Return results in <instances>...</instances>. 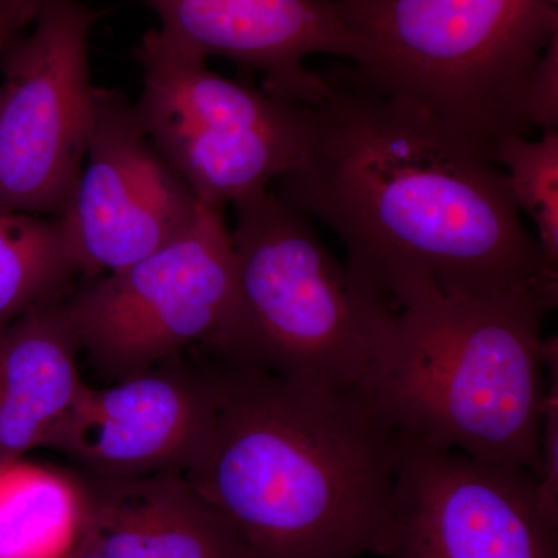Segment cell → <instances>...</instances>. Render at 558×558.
<instances>
[{
    "label": "cell",
    "instance_id": "6da1fadb",
    "mask_svg": "<svg viewBox=\"0 0 558 558\" xmlns=\"http://www.w3.org/2000/svg\"><path fill=\"white\" fill-rule=\"evenodd\" d=\"M299 163L277 196L339 236L347 263L396 306L421 293L495 295L534 288L558 301L486 148L351 68L322 73Z\"/></svg>",
    "mask_w": 558,
    "mask_h": 558
},
{
    "label": "cell",
    "instance_id": "7a4b0ae2",
    "mask_svg": "<svg viewBox=\"0 0 558 558\" xmlns=\"http://www.w3.org/2000/svg\"><path fill=\"white\" fill-rule=\"evenodd\" d=\"M183 475L255 558H387L403 436L354 391L234 366Z\"/></svg>",
    "mask_w": 558,
    "mask_h": 558
},
{
    "label": "cell",
    "instance_id": "3957f363",
    "mask_svg": "<svg viewBox=\"0 0 558 558\" xmlns=\"http://www.w3.org/2000/svg\"><path fill=\"white\" fill-rule=\"evenodd\" d=\"M542 290L428 292L400 304L352 389L405 439L537 473L548 389Z\"/></svg>",
    "mask_w": 558,
    "mask_h": 558
},
{
    "label": "cell",
    "instance_id": "277c9868",
    "mask_svg": "<svg viewBox=\"0 0 558 558\" xmlns=\"http://www.w3.org/2000/svg\"><path fill=\"white\" fill-rule=\"evenodd\" d=\"M352 72L416 102L494 156L532 132L527 98L558 38L549 0H336Z\"/></svg>",
    "mask_w": 558,
    "mask_h": 558
},
{
    "label": "cell",
    "instance_id": "5b68a950",
    "mask_svg": "<svg viewBox=\"0 0 558 558\" xmlns=\"http://www.w3.org/2000/svg\"><path fill=\"white\" fill-rule=\"evenodd\" d=\"M236 311L219 365L352 391L399 307L333 255L274 190L233 202Z\"/></svg>",
    "mask_w": 558,
    "mask_h": 558
},
{
    "label": "cell",
    "instance_id": "8992f818",
    "mask_svg": "<svg viewBox=\"0 0 558 558\" xmlns=\"http://www.w3.org/2000/svg\"><path fill=\"white\" fill-rule=\"evenodd\" d=\"M134 54L143 126L201 204L223 209L299 163L310 138L306 106L223 78L159 28Z\"/></svg>",
    "mask_w": 558,
    "mask_h": 558
},
{
    "label": "cell",
    "instance_id": "52a82bcc",
    "mask_svg": "<svg viewBox=\"0 0 558 558\" xmlns=\"http://www.w3.org/2000/svg\"><path fill=\"white\" fill-rule=\"evenodd\" d=\"M236 258L223 209L201 204L182 234L146 258L92 278L65 311L95 368L123 380L182 349L216 348L236 311Z\"/></svg>",
    "mask_w": 558,
    "mask_h": 558
},
{
    "label": "cell",
    "instance_id": "ba28073f",
    "mask_svg": "<svg viewBox=\"0 0 558 558\" xmlns=\"http://www.w3.org/2000/svg\"><path fill=\"white\" fill-rule=\"evenodd\" d=\"M95 13L81 0H40L27 36L0 61V213L60 218L83 170L95 89Z\"/></svg>",
    "mask_w": 558,
    "mask_h": 558
},
{
    "label": "cell",
    "instance_id": "9c48e42d",
    "mask_svg": "<svg viewBox=\"0 0 558 558\" xmlns=\"http://www.w3.org/2000/svg\"><path fill=\"white\" fill-rule=\"evenodd\" d=\"M201 202L154 145L137 106L95 89L83 170L60 216L80 275L112 274L178 240Z\"/></svg>",
    "mask_w": 558,
    "mask_h": 558
},
{
    "label": "cell",
    "instance_id": "30bf717a",
    "mask_svg": "<svg viewBox=\"0 0 558 558\" xmlns=\"http://www.w3.org/2000/svg\"><path fill=\"white\" fill-rule=\"evenodd\" d=\"M387 558H558L529 470L403 438Z\"/></svg>",
    "mask_w": 558,
    "mask_h": 558
},
{
    "label": "cell",
    "instance_id": "8fae6325",
    "mask_svg": "<svg viewBox=\"0 0 558 558\" xmlns=\"http://www.w3.org/2000/svg\"><path fill=\"white\" fill-rule=\"evenodd\" d=\"M218 409L215 373L170 360L112 387L81 388L47 447L95 480L182 472L197 458Z\"/></svg>",
    "mask_w": 558,
    "mask_h": 558
},
{
    "label": "cell",
    "instance_id": "7c38bea8",
    "mask_svg": "<svg viewBox=\"0 0 558 558\" xmlns=\"http://www.w3.org/2000/svg\"><path fill=\"white\" fill-rule=\"evenodd\" d=\"M159 31L201 57H222L263 73L271 97L310 106L325 95L312 54L349 58L336 0H145Z\"/></svg>",
    "mask_w": 558,
    "mask_h": 558
},
{
    "label": "cell",
    "instance_id": "4fadbf2b",
    "mask_svg": "<svg viewBox=\"0 0 558 558\" xmlns=\"http://www.w3.org/2000/svg\"><path fill=\"white\" fill-rule=\"evenodd\" d=\"M86 483L84 538L102 558H255L182 472Z\"/></svg>",
    "mask_w": 558,
    "mask_h": 558
},
{
    "label": "cell",
    "instance_id": "5bb4252c",
    "mask_svg": "<svg viewBox=\"0 0 558 558\" xmlns=\"http://www.w3.org/2000/svg\"><path fill=\"white\" fill-rule=\"evenodd\" d=\"M64 300L39 304L0 329V465L47 447L84 387Z\"/></svg>",
    "mask_w": 558,
    "mask_h": 558
},
{
    "label": "cell",
    "instance_id": "9a60e30c",
    "mask_svg": "<svg viewBox=\"0 0 558 558\" xmlns=\"http://www.w3.org/2000/svg\"><path fill=\"white\" fill-rule=\"evenodd\" d=\"M86 481L32 462L0 465V558H65L86 534Z\"/></svg>",
    "mask_w": 558,
    "mask_h": 558
},
{
    "label": "cell",
    "instance_id": "2e32d148",
    "mask_svg": "<svg viewBox=\"0 0 558 558\" xmlns=\"http://www.w3.org/2000/svg\"><path fill=\"white\" fill-rule=\"evenodd\" d=\"M78 275L60 219L0 213V329L39 304L65 299Z\"/></svg>",
    "mask_w": 558,
    "mask_h": 558
},
{
    "label": "cell",
    "instance_id": "e0dca14e",
    "mask_svg": "<svg viewBox=\"0 0 558 558\" xmlns=\"http://www.w3.org/2000/svg\"><path fill=\"white\" fill-rule=\"evenodd\" d=\"M495 160L508 178L517 207L527 213L537 230L543 278L558 290V132H543L537 142L510 135L499 143Z\"/></svg>",
    "mask_w": 558,
    "mask_h": 558
},
{
    "label": "cell",
    "instance_id": "ac0fdd59",
    "mask_svg": "<svg viewBox=\"0 0 558 558\" xmlns=\"http://www.w3.org/2000/svg\"><path fill=\"white\" fill-rule=\"evenodd\" d=\"M548 389L543 405L537 473L539 505L550 519L558 521V343L557 337L546 339Z\"/></svg>",
    "mask_w": 558,
    "mask_h": 558
},
{
    "label": "cell",
    "instance_id": "d6986e66",
    "mask_svg": "<svg viewBox=\"0 0 558 558\" xmlns=\"http://www.w3.org/2000/svg\"><path fill=\"white\" fill-rule=\"evenodd\" d=\"M527 120L532 131L557 130L558 124V38L539 61L527 98Z\"/></svg>",
    "mask_w": 558,
    "mask_h": 558
},
{
    "label": "cell",
    "instance_id": "ffe728a7",
    "mask_svg": "<svg viewBox=\"0 0 558 558\" xmlns=\"http://www.w3.org/2000/svg\"><path fill=\"white\" fill-rule=\"evenodd\" d=\"M40 0H2L0 2V57L7 44L32 24Z\"/></svg>",
    "mask_w": 558,
    "mask_h": 558
},
{
    "label": "cell",
    "instance_id": "44dd1931",
    "mask_svg": "<svg viewBox=\"0 0 558 558\" xmlns=\"http://www.w3.org/2000/svg\"><path fill=\"white\" fill-rule=\"evenodd\" d=\"M65 558H102V557L100 556V554L97 553V550L92 548L90 543L87 542L86 538H84L83 543H81L78 548L73 550V553L70 554V556H68Z\"/></svg>",
    "mask_w": 558,
    "mask_h": 558
},
{
    "label": "cell",
    "instance_id": "7402d4cb",
    "mask_svg": "<svg viewBox=\"0 0 558 558\" xmlns=\"http://www.w3.org/2000/svg\"><path fill=\"white\" fill-rule=\"evenodd\" d=\"M3 97H5V87H3V84H0V106H2Z\"/></svg>",
    "mask_w": 558,
    "mask_h": 558
},
{
    "label": "cell",
    "instance_id": "603a6c76",
    "mask_svg": "<svg viewBox=\"0 0 558 558\" xmlns=\"http://www.w3.org/2000/svg\"><path fill=\"white\" fill-rule=\"evenodd\" d=\"M549 2L558 3V0H549Z\"/></svg>",
    "mask_w": 558,
    "mask_h": 558
},
{
    "label": "cell",
    "instance_id": "cb8c5ba5",
    "mask_svg": "<svg viewBox=\"0 0 558 558\" xmlns=\"http://www.w3.org/2000/svg\"><path fill=\"white\" fill-rule=\"evenodd\" d=\"M0 2H2V0H0Z\"/></svg>",
    "mask_w": 558,
    "mask_h": 558
}]
</instances>
